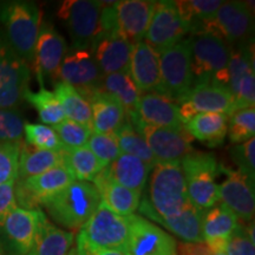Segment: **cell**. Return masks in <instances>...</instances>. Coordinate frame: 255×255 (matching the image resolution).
I'll use <instances>...</instances> for the list:
<instances>
[{
	"mask_svg": "<svg viewBox=\"0 0 255 255\" xmlns=\"http://www.w3.org/2000/svg\"><path fill=\"white\" fill-rule=\"evenodd\" d=\"M44 218L45 214L40 209L21 207H17L7 215L1 227L15 255H27L31 251Z\"/></svg>",
	"mask_w": 255,
	"mask_h": 255,
	"instance_id": "21",
	"label": "cell"
},
{
	"mask_svg": "<svg viewBox=\"0 0 255 255\" xmlns=\"http://www.w3.org/2000/svg\"><path fill=\"white\" fill-rule=\"evenodd\" d=\"M129 75L141 95L158 92L161 83L158 51L145 41L133 45Z\"/></svg>",
	"mask_w": 255,
	"mask_h": 255,
	"instance_id": "25",
	"label": "cell"
},
{
	"mask_svg": "<svg viewBox=\"0 0 255 255\" xmlns=\"http://www.w3.org/2000/svg\"><path fill=\"white\" fill-rule=\"evenodd\" d=\"M59 165H66V150H38L28 145H21L17 180L37 176Z\"/></svg>",
	"mask_w": 255,
	"mask_h": 255,
	"instance_id": "30",
	"label": "cell"
},
{
	"mask_svg": "<svg viewBox=\"0 0 255 255\" xmlns=\"http://www.w3.org/2000/svg\"><path fill=\"white\" fill-rule=\"evenodd\" d=\"M229 141L241 144L253 138L255 133V109L254 107L234 111L228 116Z\"/></svg>",
	"mask_w": 255,
	"mask_h": 255,
	"instance_id": "39",
	"label": "cell"
},
{
	"mask_svg": "<svg viewBox=\"0 0 255 255\" xmlns=\"http://www.w3.org/2000/svg\"><path fill=\"white\" fill-rule=\"evenodd\" d=\"M255 242L252 241L244 226H239L237 231L229 237L226 246L227 255H255Z\"/></svg>",
	"mask_w": 255,
	"mask_h": 255,
	"instance_id": "46",
	"label": "cell"
},
{
	"mask_svg": "<svg viewBox=\"0 0 255 255\" xmlns=\"http://www.w3.org/2000/svg\"><path fill=\"white\" fill-rule=\"evenodd\" d=\"M0 255H9L7 252L5 251V247H4V245L1 244V242H0Z\"/></svg>",
	"mask_w": 255,
	"mask_h": 255,
	"instance_id": "50",
	"label": "cell"
},
{
	"mask_svg": "<svg viewBox=\"0 0 255 255\" xmlns=\"http://www.w3.org/2000/svg\"><path fill=\"white\" fill-rule=\"evenodd\" d=\"M21 142L0 143V184L17 180Z\"/></svg>",
	"mask_w": 255,
	"mask_h": 255,
	"instance_id": "44",
	"label": "cell"
},
{
	"mask_svg": "<svg viewBox=\"0 0 255 255\" xmlns=\"http://www.w3.org/2000/svg\"><path fill=\"white\" fill-rule=\"evenodd\" d=\"M66 167L75 176L76 181L90 182L104 169V165L87 145L66 150Z\"/></svg>",
	"mask_w": 255,
	"mask_h": 255,
	"instance_id": "37",
	"label": "cell"
},
{
	"mask_svg": "<svg viewBox=\"0 0 255 255\" xmlns=\"http://www.w3.org/2000/svg\"><path fill=\"white\" fill-rule=\"evenodd\" d=\"M240 226L237 215L223 205L214 206L206 210L202 221V233L205 241L228 240Z\"/></svg>",
	"mask_w": 255,
	"mask_h": 255,
	"instance_id": "33",
	"label": "cell"
},
{
	"mask_svg": "<svg viewBox=\"0 0 255 255\" xmlns=\"http://www.w3.org/2000/svg\"><path fill=\"white\" fill-rule=\"evenodd\" d=\"M158 94L165 96L178 105L194 84L191 69V52L188 39L180 41L159 52Z\"/></svg>",
	"mask_w": 255,
	"mask_h": 255,
	"instance_id": "7",
	"label": "cell"
},
{
	"mask_svg": "<svg viewBox=\"0 0 255 255\" xmlns=\"http://www.w3.org/2000/svg\"><path fill=\"white\" fill-rule=\"evenodd\" d=\"M225 84L234 96L235 111L254 107V59L253 50L250 44L234 46L231 49Z\"/></svg>",
	"mask_w": 255,
	"mask_h": 255,
	"instance_id": "13",
	"label": "cell"
},
{
	"mask_svg": "<svg viewBox=\"0 0 255 255\" xmlns=\"http://www.w3.org/2000/svg\"><path fill=\"white\" fill-rule=\"evenodd\" d=\"M188 41L190 45L194 83L214 81L225 85L232 47L221 38L208 32L190 33Z\"/></svg>",
	"mask_w": 255,
	"mask_h": 255,
	"instance_id": "6",
	"label": "cell"
},
{
	"mask_svg": "<svg viewBox=\"0 0 255 255\" xmlns=\"http://www.w3.org/2000/svg\"><path fill=\"white\" fill-rule=\"evenodd\" d=\"M53 94L62 105L66 120L91 128V105L84 96L62 82L56 83Z\"/></svg>",
	"mask_w": 255,
	"mask_h": 255,
	"instance_id": "34",
	"label": "cell"
},
{
	"mask_svg": "<svg viewBox=\"0 0 255 255\" xmlns=\"http://www.w3.org/2000/svg\"><path fill=\"white\" fill-rule=\"evenodd\" d=\"M25 123L17 109H0V143L21 142Z\"/></svg>",
	"mask_w": 255,
	"mask_h": 255,
	"instance_id": "43",
	"label": "cell"
},
{
	"mask_svg": "<svg viewBox=\"0 0 255 255\" xmlns=\"http://www.w3.org/2000/svg\"><path fill=\"white\" fill-rule=\"evenodd\" d=\"M97 92L115 98L126 110L127 117L129 120L136 116L137 104L141 97V92L133 84L129 73L104 75Z\"/></svg>",
	"mask_w": 255,
	"mask_h": 255,
	"instance_id": "31",
	"label": "cell"
},
{
	"mask_svg": "<svg viewBox=\"0 0 255 255\" xmlns=\"http://www.w3.org/2000/svg\"><path fill=\"white\" fill-rule=\"evenodd\" d=\"M156 1L123 0L114 5L115 33L136 45L144 39Z\"/></svg>",
	"mask_w": 255,
	"mask_h": 255,
	"instance_id": "20",
	"label": "cell"
},
{
	"mask_svg": "<svg viewBox=\"0 0 255 255\" xmlns=\"http://www.w3.org/2000/svg\"><path fill=\"white\" fill-rule=\"evenodd\" d=\"M184 129L193 138L210 148L221 145L227 135L228 116L218 113L197 114L184 124Z\"/></svg>",
	"mask_w": 255,
	"mask_h": 255,
	"instance_id": "29",
	"label": "cell"
},
{
	"mask_svg": "<svg viewBox=\"0 0 255 255\" xmlns=\"http://www.w3.org/2000/svg\"><path fill=\"white\" fill-rule=\"evenodd\" d=\"M128 250L129 255H177L175 239L142 216L130 215Z\"/></svg>",
	"mask_w": 255,
	"mask_h": 255,
	"instance_id": "17",
	"label": "cell"
},
{
	"mask_svg": "<svg viewBox=\"0 0 255 255\" xmlns=\"http://www.w3.org/2000/svg\"><path fill=\"white\" fill-rule=\"evenodd\" d=\"M139 212L151 221L163 226L169 232L174 233L176 237L184 242H201L205 241L202 233V221L206 210L199 209L193 205L184 209L182 213L171 218H159L151 209L148 200L143 199L138 206Z\"/></svg>",
	"mask_w": 255,
	"mask_h": 255,
	"instance_id": "24",
	"label": "cell"
},
{
	"mask_svg": "<svg viewBox=\"0 0 255 255\" xmlns=\"http://www.w3.org/2000/svg\"><path fill=\"white\" fill-rule=\"evenodd\" d=\"M178 107L186 124L197 114L218 113L229 116L235 111V100L227 87L214 81L194 83Z\"/></svg>",
	"mask_w": 255,
	"mask_h": 255,
	"instance_id": "10",
	"label": "cell"
},
{
	"mask_svg": "<svg viewBox=\"0 0 255 255\" xmlns=\"http://www.w3.org/2000/svg\"><path fill=\"white\" fill-rule=\"evenodd\" d=\"M66 52L68 44L62 34L51 24L41 23L32 64L41 88L45 77L56 81L57 73Z\"/></svg>",
	"mask_w": 255,
	"mask_h": 255,
	"instance_id": "18",
	"label": "cell"
},
{
	"mask_svg": "<svg viewBox=\"0 0 255 255\" xmlns=\"http://www.w3.org/2000/svg\"><path fill=\"white\" fill-rule=\"evenodd\" d=\"M101 1L66 0L58 9V17L65 21L73 50H90L100 33Z\"/></svg>",
	"mask_w": 255,
	"mask_h": 255,
	"instance_id": "9",
	"label": "cell"
},
{
	"mask_svg": "<svg viewBox=\"0 0 255 255\" xmlns=\"http://www.w3.org/2000/svg\"><path fill=\"white\" fill-rule=\"evenodd\" d=\"M128 255H129V254H128Z\"/></svg>",
	"mask_w": 255,
	"mask_h": 255,
	"instance_id": "53",
	"label": "cell"
},
{
	"mask_svg": "<svg viewBox=\"0 0 255 255\" xmlns=\"http://www.w3.org/2000/svg\"><path fill=\"white\" fill-rule=\"evenodd\" d=\"M72 232L52 225L45 216L38 231L36 241L27 255H68L73 244Z\"/></svg>",
	"mask_w": 255,
	"mask_h": 255,
	"instance_id": "32",
	"label": "cell"
},
{
	"mask_svg": "<svg viewBox=\"0 0 255 255\" xmlns=\"http://www.w3.org/2000/svg\"><path fill=\"white\" fill-rule=\"evenodd\" d=\"M24 135L27 145L33 149L52 151L66 150L52 127L45 124L25 123Z\"/></svg>",
	"mask_w": 255,
	"mask_h": 255,
	"instance_id": "40",
	"label": "cell"
},
{
	"mask_svg": "<svg viewBox=\"0 0 255 255\" xmlns=\"http://www.w3.org/2000/svg\"><path fill=\"white\" fill-rule=\"evenodd\" d=\"M15 199V180L0 184V227L12 210L17 208Z\"/></svg>",
	"mask_w": 255,
	"mask_h": 255,
	"instance_id": "47",
	"label": "cell"
},
{
	"mask_svg": "<svg viewBox=\"0 0 255 255\" xmlns=\"http://www.w3.org/2000/svg\"><path fill=\"white\" fill-rule=\"evenodd\" d=\"M103 73L89 50H73L63 59L56 81L65 83L89 101L100 88Z\"/></svg>",
	"mask_w": 255,
	"mask_h": 255,
	"instance_id": "15",
	"label": "cell"
},
{
	"mask_svg": "<svg viewBox=\"0 0 255 255\" xmlns=\"http://www.w3.org/2000/svg\"><path fill=\"white\" fill-rule=\"evenodd\" d=\"M92 182L100 193L102 202L110 210H113L115 214L127 218L133 215V213L138 209L142 194L121 186L111 178L105 168Z\"/></svg>",
	"mask_w": 255,
	"mask_h": 255,
	"instance_id": "26",
	"label": "cell"
},
{
	"mask_svg": "<svg viewBox=\"0 0 255 255\" xmlns=\"http://www.w3.org/2000/svg\"><path fill=\"white\" fill-rule=\"evenodd\" d=\"M220 171L226 174L220 189V201L232 210L239 220L253 222L255 212L254 180L239 170H232L220 165Z\"/></svg>",
	"mask_w": 255,
	"mask_h": 255,
	"instance_id": "19",
	"label": "cell"
},
{
	"mask_svg": "<svg viewBox=\"0 0 255 255\" xmlns=\"http://www.w3.org/2000/svg\"><path fill=\"white\" fill-rule=\"evenodd\" d=\"M105 169L114 181L138 194H142L144 190L146 180L152 170L150 165L139 158L122 152Z\"/></svg>",
	"mask_w": 255,
	"mask_h": 255,
	"instance_id": "27",
	"label": "cell"
},
{
	"mask_svg": "<svg viewBox=\"0 0 255 255\" xmlns=\"http://www.w3.org/2000/svg\"><path fill=\"white\" fill-rule=\"evenodd\" d=\"M181 17L190 27V33L201 32L202 28L214 18L218 9L221 7V0H182L175 1Z\"/></svg>",
	"mask_w": 255,
	"mask_h": 255,
	"instance_id": "35",
	"label": "cell"
},
{
	"mask_svg": "<svg viewBox=\"0 0 255 255\" xmlns=\"http://www.w3.org/2000/svg\"><path fill=\"white\" fill-rule=\"evenodd\" d=\"M177 255H214L206 241L201 242H177Z\"/></svg>",
	"mask_w": 255,
	"mask_h": 255,
	"instance_id": "48",
	"label": "cell"
},
{
	"mask_svg": "<svg viewBox=\"0 0 255 255\" xmlns=\"http://www.w3.org/2000/svg\"><path fill=\"white\" fill-rule=\"evenodd\" d=\"M129 239V220L115 214L101 201L84 226L79 229L76 250L81 252L117 250L126 252Z\"/></svg>",
	"mask_w": 255,
	"mask_h": 255,
	"instance_id": "1",
	"label": "cell"
},
{
	"mask_svg": "<svg viewBox=\"0 0 255 255\" xmlns=\"http://www.w3.org/2000/svg\"><path fill=\"white\" fill-rule=\"evenodd\" d=\"M151 171L148 202L159 218L176 216L191 206L180 162H157Z\"/></svg>",
	"mask_w": 255,
	"mask_h": 255,
	"instance_id": "2",
	"label": "cell"
},
{
	"mask_svg": "<svg viewBox=\"0 0 255 255\" xmlns=\"http://www.w3.org/2000/svg\"><path fill=\"white\" fill-rule=\"evenodd\" d=\"M214 255H227L226 252H220V253H214Z\"/></svg>",
	"mask_w": 255,
	"mask_h": 255,
	"instance_id": "52",
	"label": "cell"
},
{
	"mask_svg": "<svg viewBox=\"0 0 255 255\" xmlns=\"http://www.w3.org/2000/svg\"><path fill=\"white\" fill-rule=\"evenodd\" d=\"M68 255H81V254L78 253V252H77V250H76V248H73V250H71V251L69 252V254H68Z\"/></svg>",
	"mask_w": 255,
	"mask_h": 255,
	"instance_id": "51",
	"label": "cell"
},
{
	"mask_svg": "<svg viewBox=\"0 0 255 255\" xmlns=\"http://www.w3.org/2000/svg\"><path fill=\"white\" fill-rule=\"evenodd\" d=\"M101 201L94 184L75 181L43 206L57 223L70 231H77L94 214Z\"/></svg>",
	"mask_w": 255,
	"mask_h": 255,
	"instance_id": "3",
	"label": "cell"
},
{
	"mask_svg": "<svg viewBox=\"0 0 255 255\" xmlns=\"http://www.w3.org/2000/svg\"><path fill=\"white\" fill-rule=\"evenodd\" d=\"M53 129L66 150L85 146L92 133L91 128L70 120L63 121L62 123L53 127Z\"/></svg>",
	"mask_w": 255,
	"mask_h": 255,
	"instance_id": "41",
	"label": "cell"
},
{
	"mask_svg": "<svg viewBox=\"0 0 255 255\" xmlns=\"http://www.w3.org/2000/svg\"><path fill=\"white\" fill-rule=\"evenodd\" d=\"M133 45L120 34L98 33L91 53L103 75L129 73Z\"/></svg>",
	"mask_w": 255,
	"mask_h": 255,
	"instance_id": "23",
	"label": "cell"
},
{
	"mask_svg": "<svg viewBox=\"0 0 255 255\" xmlns=\"http://www.w3.org/2000/svg\"><path fill=\"white\" fill-rule=\"evenodd\" d=\"M25 101H27L37 110L40 121L45 126H57L66 120L62 105L57 100L53 92L40 88L39 91L31 92L28 90L25 95Z\"/></svg>",
	"mask_w": 255,
	"mask_h": 255,
	"instance_id": "38",
	"label": "cell"
},
{
	"mask_svg": "<svg viewBox=\"0 0 255 255\" xmlns=\"http://www.w3.org/2000/svg\"><path fill=\"white\" fill-rule=\"evenodd\" d=\"M87 146L97 157L98 161L104 165V168L113 163L121 155L119 143L115 138L114 133L92 132Z\"/></svg>",
	"mask_w": 255,
	"mask_h": 255,
	"instance_id": "42",
	"label": "cell"
},
{
	"mask_svg": "<svg viewBox=\"0 0 255 255\" xmlns=\"http://www.w3.org/2000/svg\"><path fill=\"white\" fill-rule=\"evenodd\" d=\"M190 33V27L181 17L175 1H156L152 17L145 33V43L161 52L180 43Z\"/></svg>",
	"mask_w": 255,
	"mask_h": 255,
	"instance_id": "14",
	"label": "cell"
},
{
	"mask_svg": "<svg viewBox=\"0 0 255 255\" xmlns=\"http://www.w3.org/2000/svg\"><path fill=\"white\" fill-rule=\"evenodd\" d=\"M30 65L9 46H0V109H17L30 90Z\"/></svg>",
	"mask_w": 255,
	"mask_h": 255,
	"instance_id": "12",
	"label": "cell"
},
{
	"mask_svg": "<svg viewBox=\"0 0 255 255\" xmlns=\"http://www.w3.org/2000/svg\"><path fill=\"white\" fill-rule=\"evenodd\" d=\"M81 255H128V253L117 250H102V251H91V252H81L77 251Z\"/></svg>",
	"mask_w": 255,
	"mask_h": 255,
	"instance_id": "49",
	"label": "cell"
},
{
	"mask_svg": "<svg viewBox=\"0 0 255 255\" xmlns=\"http://www.w3.org/2000/svg\"><path fill=\"white\" fill-rule=\"evenodd\" d=\"M76 178L66 165H59L26 180H15V199L21 208L37 209L56 196Z\"/></svg>",
	"mask_w": 255,
	"mask_h": 255,
	"instance_id": "11",
	"label": "cell"
},
{
	"mask_svg": "<svg viewBox=\"0 0 255 255\" xmlns=\"http://www.w3.org/2000/svg\"><path fill=\"white\" fill-rule=\"evenodd\" d=\"M254 27V14L244 1H223L214 18L201 32L221 38L231 47L250 44Z\"/></svg>",
	"mask_w": 255,
	"mask_h": 255,
	"instance_id": "8",
	"label": "cell"
},
{
	"mask_svg": "<svg viewBox=\"0 0 255 255\" xmlns=\"http://www.w3.org/2000/svg\"><path fill=\"white\" fill-rule=\"evenodd\" d=\"M187 183L188 199L196 208L207 210L220 201L219 184L216 177L220 165L210 152L191 150L180 162Z\"/></svg>",
	"mask_w": 255,
	"mask_h": 255,
	"instance_id": "5",
	"label": "cell"
},
{
	"mask_svg": "<svg viewBox=\"0 0 255 255\" xmlns=\"http://www.w3.org/2000/svg\"><path fill=\"white\" fill-rule=\"evenodd\" d=\"M129 121L131 124L143 123L157 128L184 129L180 115V107L174 101L158 92L142 94L137 104L136 116Z\"/></svg>",
	"mask_w": 255,
	"mask_h": 255,
	"instance_id": "22",
	"label": "cell"
},
{
	"mask_svg": "<svg viewBox=\"0 0 255 255\" xmlns=\"http://www.w3.org/2000/svg\"><path fill=\"white\" fill-rule=\"evenodd\" d=\"M132 126L145 139L156 163L181 162L184 156L194 150L191 146L193 137L186 131V129L157 128L143 123H133Z\"/></svg>",
	"mask_w": 255,
	"mask_h": 255,
	"instance_id": "16",
	"label": "cell"
},
{
	"mask_svg": "<svg viewBox=\"0 0 255 255\" xmlns=\"http://www.w3.org/2000/svg\"><path fill=\"white\" fill-rule=\"evenodd\" d=\"M115 138L119 143L120 150L122 154H128L135 156L144 162L151 168L156 164V159L152 152L146 144L145 139L143 136L133 128V126L129 120H126L122 126H121L116 131L114 132Z\"/></svg>",
	"mask_w": 255,
	"mask_h": 255,
	"instance_id": "36",
	"label": "cell"
},
{
	"mask_svg": "<svg viewBox=\"0 0 255 255\" xmlns=\"http://www.w3.org/2000/svg\"><path fill=\"white\" fill-rule=\"evenodd\" d=\"M0 19L5 25L9 47L32 65L41 24L38 6L28 1L5 2L0 6Z\"/></svg>",
	"mask_w": 255,
	"mask_h": 255,
	"instance_id": "4",
	"label": "cell"
},
{
	"mask_svg": "<svg viewBox=\"0 0 255 255\" xmlns=\"http://www.w3.org/2000/svg\"><path fill=\"white\" fill-rule=\"evenodd\" d=\"M232 159L239 167V171L246 174L251 178L255 177V138L233 146Z\"/></svg>",
	"mask_w": 255,
	"mask_h": 255,
	"instance_id": "45",
	"label": "cell"
},
{
	"mask_svg": "<svg viewBox=\"0 0 255 255\" xmlns=\"http://www.w3.org/2000/svg\"><path fill=\"white\" fill-rule=\"evenodd\" d=\"M91 105V131L95 133H114L126 122L123 107L110 96L96 92L89 100Z\"/></svg>",
	"mask_w": 255,
	"mask_h": 255,
	"instance_id": "28",
	"label": "cell"
}]
</instances>
